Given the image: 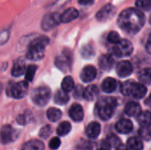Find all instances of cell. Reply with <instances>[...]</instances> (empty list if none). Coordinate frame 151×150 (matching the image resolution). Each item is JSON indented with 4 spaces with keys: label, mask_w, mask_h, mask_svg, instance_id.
<instances>
[{
    "label": "cell",
    "mask_w": 151,
    "mask_h": 150,
    "mask_svg": "<svg viewBox=\"0 0 151 150\" xmlns=\"http://www.w3.org/2000/svg\"><path fill=\"white\" fill-rule=\"evenodd\" d=\"M145 20V15L141 10L127 8L119 14L118 24L123 31L134 34L143 27Z\"/></svg>",
    "instance_id": "cell-1"
},
{
    "label": "cell",
    "mask_w": 151,
    "mask_h": 150,
    "mask_svg": "<svg viewBox=\"0 0 151 150\" xmlns=\"http://www.w3.org/2000/svg\"><path fill=\"white\" fill-rule=\"evenodd\" d=\"M50 40L46 36H39L34 39L28 47L27 57L32 61L41 60L44 57L45 47L48 45Z\"/></svg>",
    "instance_id": "cell-2"
},
{
    "label": "cell",
    "mask_w": 151,
    "mask_h": 150,
    "mask_svg": "<svg viewBox=\"0 0 151 150\" xmlns=\"http://www.w3.org/2000/svg\"><path fill=\"white\" fill-rule=\"evenodd\" d=\"M117 107V100L113 97H101L96 103V113L103 120L110 119Z\"/></svg>",
    "instance_id": "cell-3"
},
{
    "label": "cell",
    "mask_w": 151,
    "mask_h": 150,
    "mask_svg": "<svg viewBox=\"0 0 151 150\" xmlns=\"http://www.w3.org/2000/svg\"><path fill=\"white\" fill-rule=\"evenodd\" d=\"M121 92L126 96H131L135 99H141L145 96L147 88L142 83L134 80H127L121 84Z\"/></svg>",
    "instance_id": "cell-4"
},
{
    "label": "cell",
    "mask_w": 151,
    "mask_h": 150,
    "mask_svg": "<svg viewBox=\"0 0 151 150\" xmlns=\"http://www.w3.org/2000/svg\"><path fill=\"white\" fill-rule=\"evenodd\" d=\"M50 98V89L47 87H38L32 91L31 99L38 106H45Z\"/></svg>",
    "instance_id": "cell-5"
},
{
    "label": "cell",
    "mask_w": 151,
    "mask_h": 150,
    "mask_svg": "<svg viewBox=\"0 0 151 150\" xmlns=\"http://www.w3.org/2000/svg\"><path fill=\"white\" fill-rule=\"evenodd\" d=\"M134 47L130 41L123 39L120 40L119 42L114 45L112 48V55L117 57H128L133 53Z\"/></svg>",
    "instance_id": "cell-6"
},
{
    "label": "cell",
    "mask_w": 151,
    "mask_h": 150,
    "mask_svg": "<svg viewBox=\"0 0 151 150\" xmlns=\"http://www.w3.org/2000/svg\"><path fill=\"white\" fill-rule=\"evenodd\" d=\"M61 23V14L58 12H50L46 14L42 20V28L45 31L51 30Z\"/></svg>",
    "instance_id": "cell-7"
},
{
    "label": "cell",
    "mask_w": 151,
    "mask_h": 150,
    "mask_svg": "<svg viewBox=\"0 0 151 150\" xmlns=\"http://www.w3.org/2000/svg\"><path fill=\"white\" fill-rule=\"evenodd\" d=\"M28 90V83L27 81H19L14 84H12L10 88H9V94L16 98V99H20L23 98Z\"/></svg>",
    "instance_id": "cell-8"
},
{
    "label": "cell",
    "mask_w": 151,
    "mask_h": 150,
    "mask_svg": "<svg viewBox=\"0 0 151 150\" xmlns=\"http://www.w3.org/2000/svg\"><path fill=\"white\" fill-rule=\"evenodd\" d=\"M55 64H56V66L62 72H66L67 71H69L71 67V64H72L70 53H67L66 51H63L60 55H58L56 57Z\"/></svg>",
    "instance_id": "cell-9"
},
{
    "label": "cell",
    "mask_w": 151,
    "mask_h": 150,
    "mask_svg": "<svg viewBox=\"0 0 151 150\" xmlns=\"http://www.w3.org/2000/svg\"><path fill=\"white\" fill-rule=\"evenodd\" d=\"M116 12V8L111 4L104 5L96 13V19L99 21H106L111 19Z\"/></svg>",
    "instance_id": "cell-10"
},
{
    "label": "cell",
    "mask_w": 151,
    "mask_h": 150,
    "mask_svg": "<svg viewBox=\"0 0 151 150\" xmlns=\"http://www.w3.org/2000/svg\"><path fill=\"white\" fill-rule=\"evenodd\" d=\"M18 133L11 126H4L1 129V141L3 144L10 143L16 140Z\"/></svg>",
    "instance_id": "cell-11"
},
{
    "label": "cell",
    "mask_w": 151,
    "mask_h": 150,
    "mask_svg": "<svg viewBox=\"0 0 151 150\" xmlns=\"http://www.w3.org/2000/svg\"><path fill=\"white\" fill-rule=\"evenodd\" d=\"M116 72L118 75L121 78H126L129 76L133 72V65L129 61L123 60L118 63L116 66Z\"/></svg>",
    "instance_id": "cell-12"
},
{
    "label": "cell",
    "mask_w": 151,
    "mask_h": 150,
    "mask_svg": "<svg viewBox=\"0 0 151 150\" xmlns=\"http://www.w3.org/2000/svg\"><path fill=\"white\" fill-rule=\"evenodd\" d=\"M70 118L75 122H81L84 118V111L81 105L78 103H73L69 110Z\"/></svg>",
    "instance_id": "cell-13"
},
{
    "label": "cell",
    "mask_w": 151,
    "mask_h": 150,
    "mask_svg": "<svg viewBox=\"0 0 151 150\" xmlns=\"http://www.w3.org/2000/svg\"><path fill=\"white\" fill-rule=\"evenodd\" d=\"M115 127H116L117 132H119V133L127 134V133H129L133 131L134 126H133V123L129 119L122 118L117 122Z\"/></svg>",
    "instance_id": "cell-14"
},
{
    "label": "cell",
    "mask_w": 151,
    "mask_h": 150,
    "mask_svg": "<svg viewBox=\"0 0 151 150\" xmlns=\"http://www.w3.org/2000/svg\"><path fill=\"white\" fill-rule=\"evenodd\" d=\"M96 76V69L92 65L85 66L81 72V79L84 82H90Z\"/></svg>",
    "instance_id": "cell-15"
},
{
    "label": "cell",
    "mask_w": 151,
    "mask_h": 150,
    "mask_svg": "<svg viewBox=\"0 0 151 150\" xmlns=\"http://www.w3.org/2000/svg\"><path fill=\"white\" fill-rule=\"evenodd\" d=\"M114 58H113V55L111 54H105L103 55L100 59H99V66L101 69L104 70V71H109L112 68L113 65H114Z\"/></svg>",
    "instance_id": "cell-16"
},
{
    "label": "cell",
    "mask_w": 151,
    "mask_h": 150,
    "mask_svg": "<svg viewBox=\"0 0 151 150\" xmlns=\"http://www.w3.org/2000/svg\"><path fill=\"white\" fill-rule=\"evenodd\" d=\"M26 71L27 70H26L25 61L22 58H19L13 64V66L12 69V75L14 77H19L26 73Z\"/></svg>",
    "instance_id": "cell-17"
},
{
    "label": "cell",
    "mask_w": 151,
    "mask_h": 150,
    "mask_svg": "<svg viewBox=\"0 0 151 150\" xmlns=\"http://www.w3.org/2000/svg\"><path fill=\"white\" fill-rule=\"evenodd\" d=\"M141 112V105L136 102H130L125 107V113L130 117H138Z\"/></svg>",
    "instance_id": "cell-18"
},
{
    "label": "cell",
    "mask_w": 151,
    "mask_h": 150,
    "mask_svg": "<svg viewBox=\"0 0 151 150\" xmlns=\"http://www.w3.org/2000/svg\"><path fill=\"white\" fill-rule=\"evenodd\" d=\"M79 16V11L77 9L73 7H70L66 9L63 13H61V22L68 23L75 19Z\"/></svg>",
    "instance_id": "cell-19"
},
{
    "label": "cell",
    "mask_w": 151,
    "mask_h": 150,
    "mask_svg": "<svg viewBox=\"0 0 151 150\" xmlns=\"http://www.w3.org/2000/svg\"><path fill=\"white\" fill-rule=\"evenodd\" d=\"M101 133V126L97 122H91L86 128V134L91 139H96Z\"/></svg>",
    "instance_id": "cell-20"
},
{
    "label": "cell",
    "mask_w": 151,
    "mask_h": 150,
    "mask_svg": "<svg viewBox=\"0 0 151 150\" xmlns=\"http://www.w3.org/2000/svg\"><path fill=\"white\" fill-rule=\"evenodd\" d=\"M99 95V88L96 85H90L84 89L83 97L88 101L95 100Z\"/></svg>",
    "instance_id": "cell-21"
},
{
    "label": "cell",
    "mask_w": 151,
    "mask_h": 150,
    "mask_svg": "<svg viewBox=\"0 0 151 150\" xmlns=\"http://www.w3.org/2000/svg\"><path fill=\"white\" fill-rule=\"evenodd\" d=\"M117 88V81L115 79L108 77L104 79V80L102 83V89L105 93H112L115 91Z\"/></svg>",
    "instance_id": "cell-22"
},
{
    "label": "cell",
    "mask_w": 151,
    "mask_h": 150,
    "mask_svg": "<svg viewBox=\"0 0 151 150\" xmlns=\"http://www.w3.org/2000/svg\"><path fill=\"white\" fill-rule=\"evenodd\" d=\"M138 79L143 85L151 84V68H143L138 73Z\"/></svg>",
    "instance_id": "cell-23"
},
{
    "label": "cell",
    "mask_w": 151,
    "mask_h": 150,
    "mask_svg": "<svg viewBox=\"0 0 151 150\" xmlns=\"http://www.w3.org/2000/svg\"><path fill=\"white\" fill-rule=\"evenodd\" d=\"M21 150H44V144L40 141H29L23 145Z\"/></svg>",
    "instance_id": "cell-24"
},
{
    "label": "cell",
    "mask_w": 151,
    "mask_h": 150,
    "mask_svg": "<svg viewBox=\"0 0 151 150\" xmlns=\"http://www.w3.org/2000/svg\"><path fill=\"white\" fill-rule=\"evenodd\" d=\"M138 123L143 126H150L151 125V112L150 111H142L137 117Z\"/></svg>",
    "instance_id": "cell-25"
},
{
    "label": "cell",
    "mask_w": 151,
    "mask_h": 150,
    "mask_svg": "<svg viewBox=\"0 0 151 150\" xmlns=\"http://www.w3.org/2000/svg\"><path fill=\"white\" fill-rule=\"evenodd\" d=\"M127 148L131 150H142L143 143L138 137H132L127 141Z\"/></svg>",
    "instance_id": "cell-26"
},
{
    "label": "cell",
    "mask_w": 151,
    "mask_h": 150,
    "mask_svg": "<svg viewBox=\"0 0 151 150\" xmlns=\"http://www.w3.org/2000/svg\"><path fill=\"white\" fill-rule=\"evenodd\" d=\"M69 100V96L67 95L66 92H65L64 90H58L55 95H54V102L57 103V104H59V105H63V104H65Z\"/></svg>",
    "instance_id": "cell-27"
},
{
    "label": "cell",
    "mask_w": 151,
    "mask_h": 150,
    "mask_svg": "<svg viewBox=\"0 0 151 150\" xmlns=\"http://www.w3.org/2000/svg\"><path fill=\"white\" fill-rule=\"evenodd\" d=\"M62 117V112L57 108H50L47 111V118L51 122H57Z\"/></svg>",
    "instance_id": "cell-28"
},
{
    "label": "cell",
    "mask_w": 151,
    "mask_h": 150,
    "mask_svg": "<svg viewBox=\"0 0 151 150\" xmlns=\"http://www.w3.org/2000/svg\"><path fill=\"white\" fill-rule=\"evenodd\" d=\"M74 88V81L73 79L71 76H66L61 83V89L64 90L65 92L68 93L72 91Z\"/></svg>",
    "instance_id": "cell-29"
},
{
    "label": "cell",
    "mask_w": 151,
    "mask_h": 150,
    "mask_svg": "<svg viewBox=\"0 0 151 150\" xmlns=\"http://www.w3.org/2000/svg\"><path fill=\"white\" fill-rule=\"evenodd\" d=\"M71 129H72L71 124L69 122H67V121H64V122L60 123L59 126H58L57 133L59 136H65V135H66V134H68L70 133Z\"/></svg>",
    "instance_id": "cell-30"
},
{
    "label": "cell",
    "mask_w": 151,
    "mask_h": 150,
    "mask_svg": "<svg viewBox=\"0 0 151 150\" xmlns=\"http://www.w3.org/2000/svg\"><path fill=\"white\" fill-rule=\"evenodd\" d=\"M36 69H37V66L36 65H29L27 68V71H26V73H25L26 81H32L33 80L34 76L35 74Z\"/></svg>",
    "instance_id": "cell-31"
},
{
    "label": "cell",
    "mask_w": 151,
    "mask_h": 150,
    "mask_svg": "<svg viewBox=\"0 0 151 150\" xmlns=\"http://www.w3.org/2000/svg\"><path fill=\"white\" fill-rule=\"evenodd\" d=\"M135 4L139 10L149 11L151 9V0H136Z\"/></svg>",
    "instance_id": "cell-32"
},
{
    "label": "cell",
    "mask_w": 151,
    "mask_h": 150,
    "mask_svg": "<svg viewBox=\"0 0 151 150\" xmlns=\"http://www.w3.org/2000/svg\"><path fill=\"white\" fill-rule=\"evenodd\" d=\"M139 135L145 141L151 140V129L150 126H143L139 131Z\"/></svg>",
    "instance_id": "cell-33"
},
{
    "label": "cell",
    "mask_w": 151,
    "mask_h": 150,
    "mask_svg": "<svg viewBox=\"0 0 151 150\" xmlns=\"http://www.w3.org/2000/svg\"><path fill=\"white\" fill-rule=\"evenodd\" d=\"M107 40H108L109 42H111V43L115 45V44H117L118 42H120V37H119V34L117 32L111 31L107 35Z\"/></svg>",
    "instance_id": "cell-34"
},
{
    "label": "cell",
    "mask_w": 151,
    "mask_h": 150,
    "mask_svg": "<svg viewBox=\"0 0 151 150\" xmlns=\"http://www.w3.org/2000/svg\"><path fill=\"white\" fill-rule=\"evenodd\" d=\"M51 132H52L51 127H50V126H43V127L40 130V132H39V135H40V137H41V138L47 139V138L50 135Z\"/></svg>",
    "instance_id": "cell-35"
},
{
    "label": "cell",
    "mask_w": 151,
    "mask_h": 150,
    "mask_svg": "<svg viewBox=\"0 0 151 150\" xmlns=\"http://www.w3.org/2000/svg\"><path fill=\"white\" fill-rule=\"evenodd\" d=\"M74 150H93V147L90 142L83 141L82 142H81L77 145V147L75 148Z\"/></svg>",
    "instance_id": "cell-36"
},
{
    "label": "cell",
    "mask_w": 151,
    "mask_h": 150,
    "mask_svg": "<svg viewBox=\"0 0 151 150\" xmlns=\"http://www.w3.org/2000/svg\"><path fill=\"white\" fill-rule=\"evenodd\" d=\"M60 146V140L58 137H54L50 140V143H49V147L52 150L58 149Z\"/></svg>",
    "instance_id": "cell-37"
},
{
    "label": "cell",
    "mask_w": 151,
    "mask_h": 150,
    "mask_svg": "<svg viewBox=\"0 0 151 150\" xmlns=\"http://www.w3.org/2000/svg\"><path fill=\"white\" fill-rule=\"evenodd\" d=\"M81 53H82V56L84 57H91L92 55H94V50L91 46L88 45V46L83 47Z\"/></svg>",
    "instance_id": "cell-38"
},
{
    "label": "cell",
    "mask_w": 151,
    "mask_h": 150,
    "mask_svg": "<svg viewBox=\"0 0 151 150\" xmlns=\"http://www.w3.org/2000/svg\"><path fill=\"white\" fill-rule=\"evenodd\" d=\"M111 144L107 141H102L101 143L99 144L98 148H97V150H111Z\"/></svg>",
    "instance_id": "cell-39"
},
{
    "label": "cell",
    "mask_w": 151,
    "mask_h": 150,
    "mask_svg": "<svg viewBox=\"0 0 151 150\" xmlns=\"http://www.w3.org/2000/svg\"><path fill=\"white\" fill-rule=\"evenodd\" d=\"M107 141L111 144V146H115V148L120 144V140L116 136V135H111L107 138Z\"/></svg>",
    "instance_id": "cell-40"
},
{
    "label": "cell",
    "mask_w": 151,
    "mask_h": 150,
    "mask_svg": "<svg viewBox=\"0 0 151 150\" xmlns=\"http://www.w3.org/2000/svg\"><path fill=\"white\" fill-rule=\"evenodd\" d=\"M83 93H84V89L82 90L81 87V86H78V88H76L75 89V92H74V96L75 97H81V96H83Z\"/></svg>",
    "instance_id": "cell-41"
},
{
    "label": "cell",
    "mask_w": 151,
    "mask_h": 150,
    "mask_svg": "<svg viewBox=\"0 0 151 150\" xmlns=\"http://www.w3.org/2000/svg\"><path fill=\"white\" fill-rule=\"evenodd\" d=\"M17 121H18V123L19 124H20V125H25L26 124V118H25V116L24 115H19L18 118H17Z\"/></svg>",
    "instance_id": "cell-42"
},
{
    "label": "cell",
    "mask_w": 151,
    "mask_h": 150,
    "mask_svg": "<svg viewBox=\"0 0 151 150\" xmlns=\"http://www.w3.org/2000/svg\"><path fill=\"white\" fill-rule=\"evenodd\" d=\"M8 39V32L7 31H3L2 32V34H1V42H2V44Z\"/></svg>",
    "instance_id": "cell-43"
},
{
    "label": "cell",
    "mask_w": 151,
    "mask_h": 150,
    "mask_svg": "<svg viewBox=\"0 0 151 150\" xmlns=\"http://www.w3.org/2000/svg\"><path fill=\"white\" fill-rule=\"evenodd\" d=\"M78 1H79V4L81 5H88V4H93L95 0H78Z\"/></svg>",
    "instance_id": "cell-44"
},
{
    "label": "cell",
    "mask_w": 151,
    "mask_h": 150,
    "mask_svg": "<svg viewBox=\"0 0 151 150\" xmlns=\"http://www.w3.org/2000/svg\"><path fill=\"white\" fill-rule=\"evenodd\" d=\"M146 50L150 54H151V34L149 36V39H148V42L146 44Z\"/></svg>",
    "instance_id": "cell-45"
},
{
    "label": "cell",
    "mask_w": 151,
    "mask_h": 150,
    "mask_svg": "<svg viewBox=\"0 0 151 150\" xmlns=\"http://www.w3.org/2000/svg\"><path fill=\"white\" fill-rule=\"evenodd\" d=\"M115 150H129V149L127 147H126L125 145H123L122 143H120L119 145H118L115 148Z\"/></svg>",
    "instance_id": "cell-46"
},
{
    "label": "cell",
    "mask_w": 151,
    "mask_h": 150,
    "mask_svg": "<svg viewBox=\"0 0 151 150\" xmlns=\"http://www.w3.org/2000/svg\"><path fill=\"white\" fill-rule=\"evenodd\" d=\"M145 104H146V105H149V106H150L151 107V94L150 95V96L148 97V99L145 101Z\"/></svg>",
    "instance_id": "cell-47"
},
{
    "label": "cell",
    "mask_w": 151,
    "mask_h": 150,
    "mask_svg": "<svg viewBox=\"0 0 151 150\" xmlns=\"http://www.w3.org/2000/svg\"><path fill=\"white\" fill-rule=\"evenodd\" d=\"M150 24H151V16H150Z\"/></svg>",
    "instance_id": "cell-48"
}]
</instances>
